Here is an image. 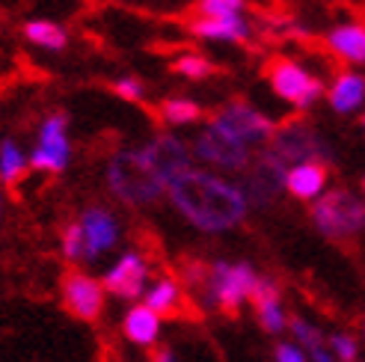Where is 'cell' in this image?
<instances>
[{"mask_svg":"<svg viewBox=\"0 0 365 362\" xmlns=\"http://www.w3.org/2000/svg\"><path fill=\"white\" fill-rule=\"evenodd\" d=\"M362 128H365V116H362Z\"/></svg>","mask_w":365,"mask_h":362,"instance_id":"obj_36","label":"cell"},{"mask_svg":"<svg viewBox=\"0 0 365 362\" xmlns=\"http://www.w3.org/2000/svg\"><path fill=\"white\" fill-rule=\"evenodd\" d=\"M193 152H196V157H202L220 170H244L250 164V146L229 137L226 131L214 128V125H208V128L196 137Z\"/></svg>","mask_w":365,"mask_h":362,"instance_id":"obj_9","label":"cell"},{"mask_svg":"<svg viewBox=\"0 0 365 362\" xmlns=\"http://www.w3.org/2000/svg\"><path fill=\"white\" fill-rule=\"evenodd\" d=\"M250 303L255 306V312L264 309V306H279V285L273 279H255L250 291Z\"/></svg>","mask_w":365,"mask_h":362,"instance_id":"obj_26","label":"cell"},{"mask_svg":"<svg viewBox=\"0 0 365 362\" xmlns=\"http://www.w3.org/2000/svg\"><path fill=\"white\" fill-rule=\"evenodd\" d=\"M312 356H315V362H333V356H330V353H324L321 348H315Z\"/></svg>","mask_w":365,"mask_h":362,"instance_id":"obj_34","label":"cell"},{"mask_svg":"<svg viewBox=\"0 0 365 362\" xmlns=\"http://www.w3.org/2000/svg\"><path fill=\"white\" fill-rule=\"evenodd\" d=\"M104 291L119 294V297H140L143 294V285H145V264L140 256L128 252L116 262V267L104 276Z\"/></svg>","mask_w":365,"mask_h":362,"instance_id":"obj_14","label":"cell"},{"mask_svg":"<svg viewBox=\"0 0 365 362\" xmlns=\"http://www.w3.org/2000/svg\"><path fill=\"white\" fill-rule=\"evenodd\" d=\"M327 185V167L321 160H309V164H297L288 170L285 187L297 199H315Z\"/></svg>","mask_w":365,"mask_h":362,"instance_id":"obj_18","label":"cell"},{"mask_svg":"<svg viewBox=\"0 0 365 362\" xmlns=\"http://www.w3.org/2000/svg\"><path fill=\"white\" fill-rule=\"evenodd\" d=\"M0 211H4V196H0Z\"/></svg>","mask_w":365,"mask_h":362,"instance_id":"obj_35","label":"cell"},{"mask_svg":"<svg viewBox=\"0 0 365 362\" xmlns=\"http://www.w3.org/2000/svg\"><path fill=\"white\" fill-rule=\"evenodd\" d=\"M255 274L250 264H214L208 276V300L229 318H238L241 303L250 300Z\"/></svg>","mask_w":365,"mask_h":362,"instance_id":"obj_5","label":"cell"},{"mask_svg":"<svg viewBox=\"0 0 365 362\" xmlns=\"http://www.w3.org/2000/svg\"><path fill=\"white\" fill-rule=\"evenodd\" d=\"M113 93H116L119 98H125V101H143L145 86H143L140 78H119V81L113 83Z\"/></svg>","mask_w":365,"mask_h":362,"instance_id":"obj_28","label":"cell"},{"mask_svg":"<svg viewBox=\"0 0 365 362\" xmlns=\"http://www.w3.org/2000/svg\"><path fill=\"white\" fill-rule=\"evenodd\" d=\"M24 39L36 48H45V51H63L68 45V33L63 24L57 21H48V18H33V21L24 24Z\"/></svg>","mask_w":365,"mask_h":362,"instance_id":"obj_19","label":"cell"},{"mask_svg":"<svg viewBox=\"0 0 365 362\" xmlns=\"http://www.w3.org/2000/svg\"><path fill=\"white\" fill-rule=\"evenodd\" d=\"M173 71L190 81H205L214 75V63L202 57V53H181V57L173 60Z\"/></svg>","mask_w":365,"mask_h":362,"instance_id":"obj_24","label":"cell"},{"mask_svg":"<svg viewBox=\"0 0 365 362\" xmlns=\"http://www.w3.org/2000/svg\"><path fill=\"white\" fill-rule=\"evenodd\" d=\"M208 125L226 131V134L235 137V140H241L244 146H255V143H270L273 134H277L273 122H270L264 113L255 110L252 104H247V101H229L226 107H220V110L211 116Z\"/></svg>","mask_w":365,"mask_h":362,"instance_id":"obj_6","label":"cell"},{"mask_svg":"<svg viewBox=\"0 0 365 362\" xmlns=\"http://www.w3.org/2000/svg\"><path fill=\"white\" fill-rule=\"evenodd\" d=\"M327 48L333 57L365 66V21H344L327 33Z\"/></svg>","mask_w":365,"mask_h":362,"instance_id":"obj_15","label":"cell"},{"mask_svg":"<svg viewBox=\"0 0 365 362\" xmlns=\"http://www.w3.org/2000/svg\"><path fill=\"white\" fill-rule=\"evenodd\" d=\"M107 181L116 196H122L125 202L134 205H149L163 193L167 181L160 178V172L155 170V164L145 157L143 149H125L119 152L110 167H107Z\"/></svg>","mask_w":365,"mask_h":362,"instance_id":"obj_2","label":"cell"},{"mask_svg":"<svg viewBox=\"0 0 365 362\" xmlns=\"http://www.w3.org/2000/svg\"><path fill=\"white\" fill-rule=\"evenodd\" d=\"M190 33L208 42H247L250 39V21L247 15H229V18H202L199 15L190 24Z\"/></svg>","mask_w":365,"mask_h":362,"instance_id":"obj_16","label":"cell"},{"mask_svg":"<svg viewBox=\"0 0 365 362\" xmlns=\"http://www.w3.org/2000/svg\"><path fill=\"white\" fill-rule=\"evenodd\" d=\"M170 196L193 226L208 232L238 226L247 214V196L205 170H187L178 175L170 185Z\"/></svg>","mask_w":365,"mask_h":362,"instance_id":"obj_1","label":"cell"},{"mask_svg":"<svg viewBox=\"0 0 365 362\" xmlns=\"http://www.w3.org/2000/svg\"><path fill=\"white\" fill-rule=\"evenodd\" d=\"M83 229V256L86 259H98L104 249H110L116 241V220L110 211L104 208H89L81 220Z\"/></svg>","mask_w":365,"mask_h":362,"instance_id":"obj_13","label":"cell"},{"mask_svg":"<svg viewBox=\"0 0 365 362\" xmlns=\"http://www.w3.org/2000/svg\"><path fill=\"white\" fill-rule=\"evenodd\" d=\"M152 362H175V356H173L170 348H158V351L152 353Z\"/></svg>","mask_w":365,"mask_h":362,"instance_id":"obj_33","label":"cell"},{"mask_svg":"<svg viewBox=\"0 0 365 362\" xmlns=\"http://www.w3.org/2000/svg\"><path fill=\"white\" fill-rule=\"evenodd\" d=\"M63 252H66V259H71V262H78L83 256V229L78 223H71L63 232Z\"/></svg>","mask_w":365,"mask_h":362,"instance_id":"obj_27","label":"cell"},{"mask_svg":"<svg viewBox=\"0 0 365 362\" xmlns=\"http://www.w3.org/2000/svg\"><path fill=\"white\" fill-rule=\"evenodd\" d=\"M312 220L327 238H354L365 229V202L351 190H333L315 202Z\"/></svg>","mask_w":365,"mask_h":362,"instance_id":"obj_3","label":"cell"},{"mask_svg":"<svg viewBox=\"0 0 365 362\" xmlns=\"http://www.w3.org/2000/svg\"><path fill=\"white\" fill-rule=\"evenodd\" d=\"M259 324L267 333H282L285 315L279 312V306H264V309H259Z\"/></svg>","mask_w":365,"mask_h":362,"instance_id":"obj_30","label":"cell"},{"mask_svg":"<svg viewBox=\"0 0 365 362\" xmlns=\"http://www.w3.org/2000/svg\"><path fill=\"white\" fill-rule=\"evenodd\" d=\"M333 351H336L339 359H344V362H354V359H356V345H354L351 336H336V338H333Z\"/></svg>","mask_w":365,"mask_h":362,"instance_id":"obj_31","label":"cell"},{"mask_svg":"<svg viewBox=\"0 0 365 362\" xmlns=\"http://www.w3.org/2000/svg\"><path fill=\"white\" fill-rule=\"evenodd\" d=\"M362 193H365V181H362Z\"/></svg>","mask_w":365,"mask_h":362,"instance_id":"obj_37","label":"cell"},{"mask_svg":"<svg viewBox=\"0 0 365 362\" xmlns=\"http://www.w3.org/2000/svg\"><path fill=\"white\" fill-rule=\"evenodd\" d=\"M63 303L81 321H96L104 309V285L86 274L71 270L63 279Z\"/></svg>","mask_w":365,"mask_h":362,"instance_id":"obj_11","label":"cell"},{"mask_svg":"<svg viewBox=\"0 0 365 362\" xmlns=\"http://www.w3.org/2000/svg\"><path fill=\"white\" fill-rule=\"evenodd\" d=\"M285 178H288V167H285L273 152H264V155L250 167L241 193L247 196V202L267 205V202H273V199H277V193L285 187Z\"/></svg>","mask_w":365,"mask_h":362,"instance_id":"obj_10","label":"cell"},{"mask_svg":"<svg viewBox=\"0 0 365 362\" xmlns=\"http://www.w3.org/2000/svg\"><path fill=\"white\" fill-rule=\"evenodd\" d=\"M27 172V157L18 149L15 140H4L0 143V178L4 181H15Z\"/></svg>","mask_w":365,"mask_h":362,"instance_id":"obj_23","label":"cell"},{"mask_svg":"<svg viewBox=\"0 0 365 362\" xmlns=\"http://www.w3.org/2000/svg\"><path fill=\"white\" fill-rule=\"evenodd\" d=\"M160 119L170 125H190L202 119V107L190 98H167L160 104Z\"/></svg>","mask_w":365,"mask_h":362,"instance_id":"obj_22","label":"cell"},{"mask_svg":"<svg viewBox=\"0 0 365 362\" xmlns=\"http://www.w3.org/2000/svg\"><path fill=\"white\" fill-rule=\"evenodd\" d=\"M267 152L277 155L285 167H297V164H309V160L324 157L327 146L306 122H288L273 134Z\"/></svg>","mask_w":365,"mask_h":362,"instance_id":"obj_7","label":"cell"},{"mask_svg":"<svg viewBox=\"0 0 365 362\" xmlns=\"http://www.w3.org/2000/svg\"><path fill=\"white\" fill-rule=\"evenodd\" d=\"M160 330V315L152 312L149 306H134L125 318V336L137 345H152Z\"/></svg>","mask_w":365,"mask_h":362,"instance_id":"obj_20","label":"cell"},{"mask_svg":"<svg viewBox=\"0 0 365 362\" xmlns=\"http://www.w3.org/2000/svg\"><path fill=\"white\" fill-rule=\"evenodd\" d=\"M264 75L270 81L273 93H277L282 101H288L291 107H297V110L312 107L324 95V83L315 75H309L300 63L288 60V57H273L264 68Z\"/></svg>","mask_w":365,"mask_h":362,"instance_id":"obj_4","label":"cell"},{"mask_svg":"<svg viewBox=\"0 0 365 362\" xmlns=\"http://www.w3.org/2000/svg\"><path fill=\"white\" fill-rule=\"evenodd\" d=\"M291 330H294V336L303 341L306 348H321V333L315 330V327H309V324L303 321V318H291Z\"/></svg>","mask_w":365,"mask_h":362,"instance_id":"obj_29","label":"cell"},{"mask_svg":"<svg viewBox=\"0 0 365 362\" xmlns=\"http://www.w3.org/2000/svg\"><path fill=\"white\" fill-rule=\"evenodd\" d=\"M202 18H229V15H247V0H199L196 4Z\"/></svg>","mask_w":365,"mask_h":362,"instance_id":"obj_25","label":"cell"},{"mask_svg":"<svg viewBox=\"0 0 365 362\" xmlns=\"http://www.w3.org/2000/svg\"><path fill=\"white\" fill-rule=\"evenodd\" d=\"M66 128H68V116L66 113H53L42 122L39 128V143L30 155V167L33 170H45V172H63L66 164H68V137H66Z\"/></svg>","mask_w":365,"mask_h":362,"instance_id":"obj_8","label":"cell"},{"mask_svg":"<svg viewBox=\"0 0 365 362\" xmlns=\"http://www.w3.org/2000/svg\"><path fill=\"white\" fill-rule=\"evenodd\" d=\"M152 312L158 315H178V306H181V288L173 282V279H163L152 288L149 300H145Z\"/></svg>","mask_w":365,"mask_h":362,"instance_id":"obj_21","label":"cell"},{"mask_svg":"<svg viewBox=\"0 0 365 362\" xmlns=\"http://www.w3.org/2000/svg\"><path fill=\"white\" fill-rule=\"evenodd\" d=\"M277 362H306V359L294 345H279L277 348Z\"/></svg>","mask_w":365,"mask_h":362,"instance_id":"obj_32","label":"cell"},{"mask_svg":"<svg viewBox=\"0 0 365 362\" xmlns=\"http://www.w3.org/2000/svg\"><path fill=\"white\" fill-rule=\"evenodd\" d=\"M143 152H145V157H149L152 164H155V170L160 172V178L167 181V187L173 185L178 175H185L187 170H193V152H190L178 137L163 134V137L152 140Z\"/></svg>","mask_w":365,"mask_h":362,"instance_id":"obj_12","label":"cell"},{"mask_svg":"<svg viewBox=\"0 0 365 362\" xmlns=\"http://www.w3.org/2000/svg\"><path fill=\"white\" fill-rule=\"evenodd\" d=\"M327 101L336 113H354L365 104V78L356 71H341L327 89Z\"/></svg>","mask_w":365,"mask_h":362,"instance_id":"obj_17","label":"cell"}]
</instances>
